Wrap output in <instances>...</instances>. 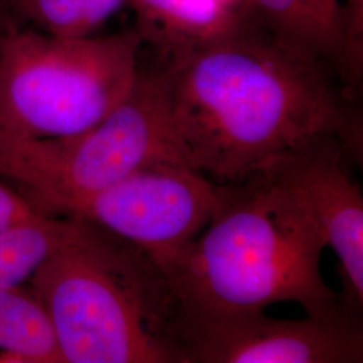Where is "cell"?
I'll return each mask as SVG.
<instances>
[{
  "label": "cell",
  "mask_w": 363,
  "mask_h": 363,
  "mask_svg": "<svg viewBox=\"0 0 363 363\" xmlns=\"http://www.w3.org/2000/svg\"><path fill=\"white\" fill-rule=\"evenodd\" d=\"M96 229L86 220L50 213L0 229V289L30 281L48 259Z\"/></svg>",
  "instance_id": "obj_11"
},
{
  "label": "cell",
  "mask_w": 363,
  "mask_h": 363,
  "mask_svg": "<svg viewBox=\"0 0 363 363\" xmlns=\"http://www.w3.org/2000/svg\"><path fill=\"white\" fill-rule=\"evenodd\" d=\"M128 0H18V9L39 31L66 38L88 37Z\"/></svg>",
  "instance_id": "obj_13"
},
{
  "label": "cell",
  "mask_w": 363,
  "mask_h": 363,
  "mask_svg": "<svg viewBox=\"0 0 363 363\" xmlns=\"http://www.w3.org/2000/svg\"><path fill=\"white\" fill-rule=\"evenodd\" d=\"M182 162L217 184L267 177L322 144L362 163V111L323 61L253 15L159 57Z\"/></svg>",
  "instance_id": "obj_1"
},
{
  "label": "cell",
  "mask_w": 363,
  "mask_h": 363,
  "mask_svg": "<svg viewBox=\"0 0 363 363\" xmlns=\"http://www.w3.org/2000/svg\"><path fill=\"white\" fill-rule=\"evenodd\" d=\"M220 201V184L184 163L160 160L58 216L89 222L163 268L206 228Z\"/></svg>",
  "instance_id": "obj_7"
},
{
  "label": "cell",
  "mask_w": 363,
  "mask_h": 363,
  "mask_svg": "<svg viewBox=\"0 0 363 363\" xmlns=\"http://www.w3.org/2000/svg\"><path fill=\"white\" fill-rule=\"evenodd\" d=\"M355 163L339 143L322 144L267 175L296 202L340 265L346 311L362 318L363 199L349 174ZM357 164V163H355Z\"/></svg>",
  "instance_id": "obj_8"
},
{
  "label": "cell",
  "mask_w": 363,
  "mask_h": 363,
  "mask_svg": "<svg viewBox=\"0 0 363 363\" xmlns=\"http://www.w3.org/2000/svg\"><path fill=\"white\" fill-rule=\"evenodd\" d=\"M220 4H223L225 7L237 11V13H249V6H247V0H218Z\"/></svg>",
  "instance_id": "obj_15"
},
{
  "label": "cell",
  "mask_w": 363,
  "mask_h": 363,
  "mask_svg": "<svg viewBox=\"0 0 363 363\" xmlns=\"http://www.w3.org/2000/svg\"><path fill=\"white\" fill-rule=\"evenodd\" d=\"M220 186L206 228L160 268L177 303L265 311L291 301L313 318L349 313L320 272L322 235L277 182L261 177Z\"/></svg>",
  "instance_id": "obj_2"
},
{
  "label": "cell",
  "mask_w": 363,
  "mask_h": 363,
  "mask_svg": "<svg viewBox=\"0 0 363 363\" xmlns=\"http://www.w3.org/2000/svg\"><path fill=\"white\" fill-rule=\"evenodd\" d=\"M160 160L183 163L157 66L140 67L124 100L89 130L55 139L0 133V175L50 214Z\"/></svg>",
  "instance_id": "obj_5"
},
{
  "label": "cell",
  "mask_w": 363,
  "mask_h": 363,
  "mask_svg": "<svg viewBox=\"0 0 363 363\" xmlns=\"http://www.w3.org/2000/svg\"><path fill=\"white\" fill-rule=\"evenodd\" d=\"M45 213L28 198L0 183V229L25 222Z\"/></svg>",
  "instance_id": "obj_14"
},
{
  "label": "cell",
  "mask_w": 363,
  "mask_h": 363,
  "mask_svg": "<svg viewBox=\"0 0 363 363\" xmlns=\"http://www.w3.org/2000/svg\"><path fill=\"white\" fill-rule=\"evenodd\" d=\"M252 15L291 46L330 66L351 85L343 7L339 0H247Z\"/></svg>",
  "instance_id": "obj_9"
},
{
  "label": "cell",
  "mask_w": 363,
  "mask_h": 363,
  "mask_svg": "<svg viewBox=\"0 0 363 363\" xmlns=\"http://www.w3.org/2000/svg\"><path fill=\"white\" fill-rule=\"evenodd\" d=\"M169 342L174 363H358L362 318L274 319L264 311H211L172 296Z\"/></svg>",
  "instance_id": "obj_6"
},
{
  "label": "cell",
  "mask_w": 363,
  "mask_h": 363,
  "mask_svg": "<svg viewBox=\"0 0 363 363\" xmlns=\"http://www.w3.org/2000/svg\"><path fill=\"white\" fill-rule=\"evenodd\" d=\"M136 31L157 57L199 45L238 26L252 13L233 11L218 0H128Z\"/></svg>",
  "instance_id": "obj_10"
},
{
  "label": "cell",
  "mask_w": 363,
  "mask_h": 363,
  "mask_svg": "<svg viewBox=\"0 0 363 363\" xmlns=\"http://www.w3.org/2000/svg\"><path fill=\"white\" fill-rule=\"evenodd\" d=\"M142 46L136 30L78 38L9 31L0 38V133L55 139L89 130L128 94Z\"/></svg>",
  "instance_id": "obj_4"
},
{
  "label": "cell",
  "mask_w": 363,
  "mask_h": 363,
  "mask_svg": "<svg viewBox=\"0 0 363 363\" xmlns=\"http://www.w3.org/2000/svg\"><path fill=\"white\" fill-rule=\"evenodd\" d=\"M30 283L64 363H174L172 292L139 249L97 228L48 259Z\"/></svg>",
  "instance_id": "obj_3"
},
{
  "label": "cell",
  "mask_w": 363,
  "mask_h": 363,
  "mask_svg": "<svg viewBox=\"0 0 363 363\" xmlns=\"http://www.w3.org/2000/svg\"><path fill=\"white\" fill-rule=\"evenodd\" d=\"M0 351L13 362L64 363L49 313L31 289H0Z\"/></svg>",
  "instance_id": "obj_12"
}]
</instances>
